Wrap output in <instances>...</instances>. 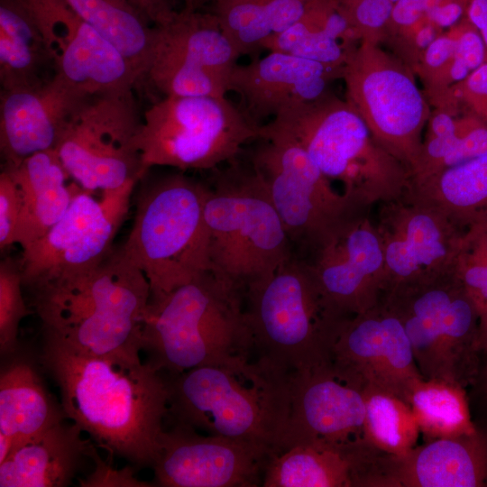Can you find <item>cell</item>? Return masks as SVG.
<instances>
[{"instance_id":"1","label":"cell","mask_w":487,"mask_h":487,"mask_svg":"<svg viewBox=\"0 0 487 487\" xmlns=\"http://www.w3.org/2000/svg\"><path fill=\"white\" fill-rule=\"evenodd\" d=\"M41 363L67 418L110 456L152 469L161 451L170 384L149 362L80 352L43 333Z\"/></svg>"},{"instance_id":"2","label":"cell","mask_w":487,"mask_h":487,"mask_svg":"<svg viewBox=\"0 0 487 487\" xmlns=\"http://www.w3.org/2000/svg\"><path fill=\"white\" fill-rule=\"evenodd\" d=\"M32 290L44 334L90 354L141 359L151 288L121 246L85 273Z\"/></svg>"},{"instance_id":"3","label":"cell","mask_w":487,"mask_h":487,"mask_svg":"<svg viewBox=\"0 0 487 487\" xmlns=\"http://www.w3.org/2000/svg\"><path fill=\"white\" fill-rule=\"evenodd\" d=\"M292 372L257 356L234 365H207L175 375L170 411L176 423L280 451Z\"/></svg>"},{"instance_id":"4","label":"cell","mask_w":487,"mask_h":487,"mask_svg":"<svg viewBox=\"0 0 487 487\" xmlns=\"http://www.w3.org/2000/svg\"><path fill=\"white\" fill-rule=\"evenodd\" d=\"M243 296L207 271L150 300L142 335L146 361L175 376L253 359L255 348Z\"/></svg>"},{"instance_id":"5","label":"cell","mask_w":487,"mask_h":487,"mask_svg":"<svg viewBox=\"0 0 487 487\" xmlns=\"http://www.w3.org/2000/svg\"><path fill=\"white\" fill-rule=\"evenodd\" d=\"M266 124L291 137L329 180L369 207L399 198L409 186L408 167L374 138L347 100L329 92Z\"/></svg>"},{"instance_id":"6","label":"cell","mask_w":487,"mask_h":487,"mask_svg":"<svg viewBox=\"0 0 487 487\" xmlns=\"http://www.w3.org/2000/svg\"><path fill=\"white\" fill-rule=\"evenodd\" d=\"M229 164L205 203L209 271L244 296L294 253L259 174L251 163L243 167L236 159Z\"/></svg>"},{"instance_id":"7","label":"cell","mask_w":487,"mask_h":487,"mask_svg":"<svg viewBox=\"0 0 487 487\" xmlns=\"http://www.w3.org/2000/svg\"><path fill=\"white\" fill-rule=\"evenodd\" d=\"M209 187L179 171L144 188L124 253L146 276L151 299L209 271L204 208Z\"/></svg>"},{"instance_id":"8","label":"cell","mask_w":487,"mask_h":487,"mask_svg":"<svg viewBox=\"0 0 487 487\" xmlns=\"http://www.w3.org/2000/svg\"><path fill=\"white\" fill-rule=\"evenodd\" d=\"M244 297L257 355L291 372L330 363L335 337L348 317L326 303L304 258L293 254Z\"/></svg>"},{"instance_id":"9","label":"cell","mask_w":487,"mask_h":487,"mask_svg":"<svg viewBox=\"0 0 487 487\" xmlns=\"http://www.w3.org/2000/svg\"><path fill=\"white\" fill-rule=\"evenodd\" d=\"M380 300L403 326L425 379L474 382L480 314L451 269L390 288Z\"/></svg>"},{"instance_id":"10","label":"cell","mask_w":487,"mask_h":487,"mask_svg":"<svg viewBox=\"0 0 487 487\" xmlns=\"http://www.w3.org/2000/svg\"><path fill=\"white\" fill-rule=\"evenodd\" d=\"M250 163L262 179L293 246L312 256L371 207L337 191L291 137L263 124Z\"/></svg>"},{"instance_id":"11","label":"cell","mask_w":487,"mask_h":487,"mask_svg":"<svg viewBox=\"0 0 487 487\" xmlns=\"http://www.w3.org/2000/svg\"><path fill=\"white\" fill-rule=\"evenodd\" d=\"M259 133L226 96H162L142 115L135 147L146 171L207 170L236 160Z\"/></svg>"},{"instance_id":"12","label":"cell","mask_w":487,"mask_h":487,"mask_svg":"<svg viewBox=\"0 0 487 487\" xmlns=\"http://www.w3.org/2000/svg\"><path fill=\"white\" fill-rule=\"evenodd\" d=\"M411 69L378 42L363 39L348 55L341 76L346 100L374 138L409 171L431 114Z\"/></svg>"},{"instance_id":"13","label":"cell","mask_w":487,"mask_h":487,"mask_svg":"<svg viewBox=\"0 0 487 487\" xmlns=\"http://www.w3.org/2000/svg\"><path fill=\"white\" fill-rule=\"evenodd\" d=\"M142 118L133 92L88 97L54 149L71 180L92 193L141 180L147 173L135 147Z\"/></svg>"},{"instance_id":"14","label":"cell","mask_w":487,"mask_h":487,"mask_svg":"<svg viewBox=\"0 0 487 487\" xmlns=\"http://www.w3.org/2000/svg\"><path fill=\"white\" fill-rule=\"evenodd\" d=\"M137 182L102 191L100 198L78 186L64 216L40 240L23 249L19 263L23 287L32 289L98 266L114 249Z\"/></svg>"},{"instance_id":"15","label":"cell","mask_w":487,"mask_h":487,"mask_svg":"<svg viewBox=\"0 0 487 487\" xmlns=\"http://www.w3.org/2000/svg\"><path fill=\"white\" fill-rule=\"evenodd\" d=\"M239 57L213 12L183 8L152 25L143 79L162 96H226Z\"/></svg>"},{"instance_id":"16","label":"cell","mask_w":487,"mask_h":487,"mask_svg":"<svg viewBox=\"0 0 487 487\" xmlns=\"http://www.w3.org/2000/svg\"><path fill=\"white\" fill-rule=\"evenodd\" d=\"M364 387L354 375L331 363L292 372L289 410L280 451L299 445L349 454L373 451L364 433Z\"/></svg>"},{"instance_id":"17","label":"cell","mask_w":487,"mask_h":487,"mask_svg":"<svg viewBox=\"0 0 487 487\" xmlns=\"http://www.w3.org/2000/svg\"><path fill=\"white\" fill-rule=\"evenodd\" d=\"M42 35L54 73L88 96L133 92L141 80L122 52L66 0H21Z\"/></svg>"},{"instance_id":"18","label":"cell","mask_w":487,"mask_h":487,"mask_svg":"<svg viewBox=\"0 0 487 487\" xmlns=\"http://www.w3.org/2000/svg\"><path fill=\"white\" fill-rule=\"evenodd\" d=\"M378 206L374 222L384 254L382 292L451 269L464 228L409 188Z\"/></svg>"},{"instance_id":"19","label":"cell","mask_w":487,"mask_h":487,"mask_svg":"<svg viewBox=\"0 0 487 487\" xmlns=\"http://www.w3.org/2000/svg\"><path fill=\"white\" fill-rule=\"evenodd\" d=\"M272 455L257 445L199 435L193 427L176 423L162 433L152 483L161 487H254L262 484Z\"/></svg>"},{"instance_id":"20","label":"cell","mask_w":487,"mask_h":487,"mask_svg":"<svg viewBox=\"0 0 487 487\" xmlns=\"http://www.w3.org/2000/svg\"><path fill=\"white\" fill-rule=\"evenodd\" d=\"M330 363L364 386L388 391L406 402L412 386L424 378L403 326L381 300L345 320L333 345Z\"/></svg>"},{"instance_id":"21","label":"cell","mask_w":487,"mask_h":487,"mask_svg":"<svg viewBox=\"0 0 487 487\" xmlns=\"http://www.w3.org/2000/svg\"><path fill=\"white\" fill-rule=\"evenodd\" d=\"M305 260L323 298L339 315L350 317L379 302L385 263L380 235L370 212Z\"/></svg>"},{"instance_id":"22","label":"cell","mask_w":487,"mask_h":487,"mask_svg":"<svg viewBox=\"0 0 487 487\" xmlns=\"http://www.w3.org/2000/svg\"><path fill=\"white\" fill-rule=\"evenodd\" d=\"M342 68L280 51H269L247 64H237L228 91L239 97V108L256 126L296 105L316 100L342 76Z\"/></svg>"},{"instance_id":"23","label":"cell","mask_w":487,"mask_h":487,"mask_svg":"<svg viewBox=\"0 0 487 487\" xmlns=\"http://www.w3.org/2000/svg\"><path fill=\"white\" fill-rule=\"evenodd\" d=\"M87 93L54 73L41 85L0 95V151L4 165L54 150Z\"/></svg>"},{"instance_id":"24","label":"cell","mask_w":487,"mask_h":487,"mask_svg":"<svg viewBox=\"0 0 487 487\" xmlns=\"http://www.w3.org/2000/svg\"><path fill=\"white\" fill-rule=\"evenodd\" d=\"M487 483V436L431 439L402 455L382 454L372 487H482Z\"/></svg>"},{"instance_id":"25","label":"cell","mask_w":487,"mask_h":487,"mask_svg":"<svg viewBox=\"0 0 487 487\" xmlns=\"http://www.w3.org/2000/svg\"><path fill=\"white\" fill-rule=\"evenodd\" d=\"M66 420L14 446L0 463V487L71 484L96 447L79 426Z\"/></svg>"},{"instance_id":"26","label":"cell","mask_w":487,"mask_h":487,"mask_svg":"<svg viewBox=\"0 0 487 487\" xmlns=\"http://www.w3.org/2000/svg\"><path fill=\"white\" fill-rule=\"evenodd\" d=\"M16 182L22 209L15 244L25 249L45 234L68 210L78 185L54 150L34 153L17 165H3Z\"/></svg>"},{"instance_id":"27","label":"cell","mask_w":487,"mask_h":487,"mask_svg":"<svg viewBox=\"0 0 487 487\" xmlns=\"http://www.w3.org/2000/svg\"><path fill=\"white\" fill-rule=\"evenodd\" d=\"M381 453L349 454L330 447L299 445L269 460L264 487H370Z\"/></svg>"},{"instance_id":"28","label":"cell","mask_w":487,"mask_h":487,"mask_svg":"<svg viewBox=\"0 0 487 487\" xmlns=\"http://www.w3.org/2000/svg\"><path fill=\"white\" fill-rule=\"evenodd\" d=\"M360 41L338 0H312L295 23L267 40L262 49L343 69Z\"/></svg>"},{"instance_id":"29","label":"cell","mask_w":487,"mask_h":487,"mask_svg":"<svg viewBox=\"0 0 487 487\" xmlns=\"http://www.w3.org/2000/svg\"><path fill=\"white\" fill-rule=\"evenodd\" d=\"M68 419L60 401L47 390L35 367L16 360L0 376V433L14 446Z\"/></svg>"},{"instance_id":"30","label":"cell","mask_w":487,"mask_h":487,"mask_svg":"<svg viewBox=\"0 0 487 487\" xmlns=\"http://www.w3.org/2000/svg\"><path fill=\"white\" fill-rule=\"evenodd\" d=\"M487 153V120L442 104L431 112L419 153L410 169L417 180Z\"/></svg>"},{"instance_id":"31","label":"cell","mask_w":487,"mask_h":487,"mask_svg":"<svg viewBox=\"0 0 487 487\" xmlns=\"http://www.w3.org/2000/svg\"><path fill=\"white\" fill-rule=\"evenodd\" d=\"M52 63L42 35L21 0H0V84L13 91L38 87L50 78L43 67Z\"/></svg>"},{"instance_id":"32","label":"cell","mask_w":487,"mask_h":487,"mask_svg":"<svg viewBox=\"0 0 487 487\" xmlns=\"http://www.w3.org/2000/svg\"><path fill=\"white\" fill-rule=\"evenodd\" d=\"M409 189L460 227L487 222V153L424 179Z\"/></svg>"},{"instance_id":"33","label":"cell","mask_w":487,"mask_h":487,"mask_svg":"<svg viewBox=\"0 0 487 487\" xmlns=\"http://www.w3.org/2000/svg\"><path fill=\"white\" fill-rule=\"evenodd\" d=\"M312 0H221L213 13L240 56L262 50V44L295 23Z\"/></svg>"},{"instance_id":"34","label":"cell","mask_w":487,"mask_h":487,"mask_svg":"<svg viewBox=\"0 0 487 487\" xmlns=\"http://www.w3.org/2000/svg\"><path fill=\"white\" fill-rule=\"evenodd\" d=\"M127 59L142 80L148 65L152 25L130 0H66Z\"/></svg>"},{"instance_id":"35","label":"cell","mask_w":487,"mask_h":487,"mask_svg":"<svg viewBox=\"0 0 487 487\" xmlns=\"http://www.w3.org/2000/svg\"><path fill=\"white\" fill-rule=\"evenodd\" d=\"M407 402L420 432L430 440L478 431L471 419L465 388L457 383L420 379L410 389Z\"/></svg>"},{"instance_id":"36","label":"cell","mask_w":487,"mask_h":487,"mask_svg":"<svg viewBox=\"0 0 487 487\" xmlns=\"http://www.w3.org/2000/svg\"><path fill=\"white\" fill-rule=\"evenodd\" d=\"M363 396L364 433L372 446L390 455H402L418 446L421 432L408 402L373 386H365Z\"/></svg>"},{"instance_id":"37","label":"cell","mask_w":487,"mask_h":487,"mask_svg":"<svg viewBox=\"0 0 487 487\" xmlns=\"http://www.w3.org/2000/svg\"><path fill=\"white\" fill-rule=\"evenodd\" d=\"M451 270L480 317L487 312V222L464 229Z\"/></svg>"},{"instance_id":"38","label":"cell","mask_w":487,"mask_h":487,"mask_svg":"<svg viewBox=\"0 0 487 487\" xmlns=\"http://www.w3.org/2000/svg\"><path fill=\"white\" fill-rule=\"evenodd\" d=\"M19 261L8 257L0 263V350L2 354L17 349L19 327L30 314L23 296Z\"/></svg>"},{"instance_id":"39","label":"cell","mask_w":487,"mask_h":487,"mask_svg":"<svg viewBox=\"0 0 487 487\" xmlns=\"http://www.w3.org/2000/svg\"><path fill=\"white\" fill-rule=\"evenodd\" d=\"M454 104L487 120V58L463 81L453 86L436 104Z\"/></svg>"},{"instance_id":"40","label":"cell","mask_w":487,"mask_h":487,"mask_svg":"<svg viewBox=\"0 0 487 487\" xmlns=\"http://www.w3.org/2000/svg\"><path fill=\"white\" fill-rule=\"evenodd\" d=\"M22 209L20 189L5 169L0 173V248L15 244V232Z\"/></svg>"},{"instance_id":"41","label":"cell","mask_w":487,"mask_h":487,"mask_svg":"<svg viewBox=\"0 0 487 487\" xmlns=\"http://www.w3.org/2000/svg\"><path fill=\"white\" fill-rule=\"evenodd\" d=\"M95 464L94 471L85 479L79 481L81 486H150L133 477V468L115 470L106 464L97 455L96 449L92 455ZM134 469V468H133Z\"/></svg>"},{"instance_id":"42","label":"cell","mask_w":487,"mask_h":487,"mask_svg":"<svg viewBox=\"0 0 487 487\" xmlns=\"http://www.w3.org/2000/svg\"><path fill=\"white\" fill-rule=\"evenodd\" d=\"M425 15L424 0H398L385 30L400 35L414 27Z\"/></svg>"},{"instance_id":"43","label":"cell","mask_w":487,"mask_h":487,"mask_svg":"<svg viewBox=\"0 0 487 487\" xmlns=\"http://www.w3.org/2000/svg\"><path fill=\"white\" fill-rule=\"evenodd\" d=\"M468 2L469 0H442L426 15L439 28L452 27L465 16Z\"/></svg>"},{"instance_id":"44","label":"cell","mask_w":487,"mask_h":487,"mask_svg":"<svg viewBox=\"0 0 487 487\" xmlns=\"http://www.w3.org/2000/svg\"><path fill=\"white\" fill-rule=\"evenodd\" d=\"M130 1L152 25L166 22L177 12V10L174 9L173 0Z\"/></svg>"},{"instance_id":"45","label":"cell","mask_w":487,"mask_h":487,"mask_svg":"<svg viewBox=\"0 0 487 487\" xmlns=\"http://www.w3.org/2000/svg\"><path fill=\"white\" fill-rule=\"evenodd\" d=\"M464 17L479 31L487 49V0H469Z\"/></svg>"},{"instance_id":"46","label":"cell","mask_w":487,"mask_h":487,"mask_svg":"<svg viewBox=\"0 0 487 487\" xmlns=\"http://www.w3.org/2000/svg\"><path fill=\"white\" fill-rule=\"evenodd\" d=\"M476 344L480 354H487V312L480 317Z\"/></svg>"},{"instance_id":"47","label":"cell","mask_w":487,"mask_h":487,"mask_svg":"<svg viewBox=\"0 0 487 487\" xmlns=\"http://www.w3.org/2000/svg\"><path fill=\"white\" fill-rule=\"evenodd\" d=\"M13 448V439L9 436L0 433V463L7 458Z\"/></svg>"},{"instance_id":"48","label":"cell","mask_w":487,"mask_h":487,"mask_svg":"<svg viewBox=\"0 0 487 487\" xmlns=\"http://www.w3.org/2000/svg\"><path fill=\"white\" fill-rule=\"evenodd\" d=\"M487 356V354H485ZM474 382H478L481 391L487 399V360L483 366L479 368Z\"/></svg>"},{"instance_id":"49","label":"cell","mask_w":487,"mask_h":487,"mask_svg":"<svg viewBox=\"0 0 487 487\" xmlns=\"http://www.w3.org/2000/svg\"><path fill=\"white\" fill-rule=\"evenodd\" d=\"M180 1L184 5L183 8L189 9V10H198L197 9L198 0H180Z\"/></svg>"},{"instance_id":"50","label":"cell","mask_w":487,"mask_h":487,"mask_svg":"<svg viewBox=\"0 0 487 487\" xmlns=\"http://www.w3.org/2000/svg\"><path fill=\"white\" fill-rule=\"evenodd\" d=\"M221 0H198V3H197V9L199 10L204 5L207 4V3H213L216 4L217 2H219Z\"/></svg>"}]
</instances>
